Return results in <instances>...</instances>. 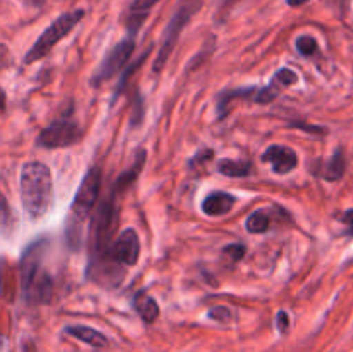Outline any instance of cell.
Returning <instances> with one entry per match:
<instances>
[{
    "mask_svg": "<svg viewBox=\"0 0 353 352\" xmlns=\"http://www.w3.org/2000/svg\"><path fill=\"white\" fill-rule=\"evenodd\" d=\"M48 248V238L41 237L31 242L21 255L19 278L21 293L31 306L48 304L52 299V278L43 264Z\"/></svg>",
    "mask_w": 353,
    "mask_h": 352,
    "instance_id": "6da1fadb",
    "label": "cell"
},
{
    "mask_svg": "<svg viewBox=\"0 0 353 352\" xmlns=\"http://www.w3.org/2000/svg\"><path fill=\"white\" fill-rule=\"evenodd\" d=\"M21 202L28 216L40 219L48 213L54 197L52 173L47 164L40 161H30L21 169Z\"/></svg>",
    "mask_w": 353,
    "mask_h": 352,
    "instance_id": "7a4b0ae2",
    "label": "cell"
},
{
    "mask_svg": "<svg viewBox=\"0 0 353 352\" xmlns=\"http://www.w3.org/2000/svg\"><path fill=\"white\" fill-rule=\"evenodd\" d=\"M100 188H102V169L95 166L86 173L78 192H76L74 200H72L68 221V240L71 247L76 248L81 240V224L88 219L90 213L97 206Z\"/></svg>",
    "mask_w": 353,
    "mask_h": 352,
    "instance_id": "3957f363",
    "label": "cell"
},
{
    "mask_svg": "<svg viewBox=\"0 0 353 352\" xmlns=\"http://www.w3.org/2000/svg\"><path fill=\"white\" fill-rule=\"evenodd\" d=\"M119 193V190L112 186L110 193L103 197L95 216H93L92 238H90V262L102 257L112 244L114 235L117 231V223H119V207H117Z\"/></svg>",
    "mask_w": 353,
    "mask_h": 352,
    "instance_id": "277c9868",
    "label": "cell"
},
{
    "mask_svg": "<svg viewBox=\"0 0 353 352\" xmlns=\"http://www.w3.org/2000/svg\"><path fill=\"white\" fill-rule=\"evenodd\" d=\"M83 17H85V10L83 9H74L71 10V12L61 14V16H59L54 23H50V26L38 37V40L31 45V48L26 52V55H24V64H33V62L47 57L48 52H50L62 38L68 37V35L81 23Z\"/></svg>",
    "mask_w": 353,
    "mask_h": 352,
    "instance_id": "5b68a950",
    "label": "cell"
},
{
    "mask_svg": "<svg viewBox=\"0 0 353 352\" xmlns=\"http://www.w3.org/2000/svg\"><path fill=\"white\" fill-rule=\"evenodd\" d=\"M202 2L203 0H179L174 16L171 17L164 35H162L161 50H159L157 57H155L154 61V72H161L162 69H164L165 62H168V59L171 57L172 50H174L176 43H178L179 35H181V31L185 30L188 21L195 16L196 10H199L200 6H202Z\"/></svg>",
    "mask_w": 353,
    "mask_h": 352,
    "instance_id": "8992f818",
    "label": "cell"
},
{
    "mask_svg": "<svg viewBox=\"0 0 353 352\" xmlns=\"http://www.w3.org/2000/svg\"><path fill=\"white\" fill-rule=\"evenodd\" d=\"M140 237H138L137 230L133 228H126L124 231H121L119 237L116 240H112L109 251L102 255L97 261H92L88 264V269L92 268H100V266H119V268H131L138 262L140 259Z\"/></svg>",
    "mask_w": 353,
    "mask_h": 352,
    "instance_id": "52a82bcc",
    "label": "cell"
},
{
    "mask_svg": "<svg viewBox=\"0 0 353 352\" xmlns=\"http://www.w3.org/2000/svg\"><path fill=\"white\" fill-rule=\"evenodd\" d=\"M134 47H137L134 37H128L124 38L123 41H119V43L105 55V59L100 62L97 71L93 72L92 85H102L103 81H109V79H112L117 72L126 69V64L131 59V55H133Z\"/></svg>",
    "mask_w": 353,
    "mask_h": 352,
    "instance_id": "ba28073f",
    "label": "cell"
},
{
    "mask_svg": "<svg viewBox=\"0 0 353 352\" xmlns=\"http://www.w3.org/2000/svg\"><path fill=\"white\" fill-rule=\"evenodd\" d=\"M81 140V130L79 124L71 117H62L48 124L40 135L37 144L45 148H65L76 145Z\"/></svg>",
    "mask_w": 353,
    "mask_h": 352,
    "instance_id": "9c48e42d",
    "label": "cell"
},
{
    "mask_svg": "<svg viewBox=\"0 0 353 352\" xmlns=\"http://www.w3.org/2000/svg\"><path fill=\"white\" fill-rule=\"evenodd\" d=\"M262 161L272 166L276 175H286L299 166V155L292 147L286 145H271L262 154Z\"/></svg>",
    "mask_w": 353,
    "mask_h": 352,
    "instance_id": "30bf717a",
    "label": "cell"
},
{
    "mask_svg": "<svg viewBox=\"0 0 353 352\" xmlns=\"http://www.w3.org/2000/svg\"><path fill=\"white\" fill-rule=\"evenodd\" d=\"M234 206V197L228 192H212L203 199L202 211L203 214L212 217L224 216L230 213Z\"/></svg>",
    "mask_w": 353,
    "mask_h": 352,
    "instance_id": "8fae6325",
    "label": "cell"
},
{
    "mask_svg": "<svg viewBox=\"0 0 353 352\" xmlns=\"http://www.w3.org/2000/svg\"><path fill=\"white\" fill-rule=\"evenodd\" d=\"M155 3H159V0H134V2L131 3L126 16V26L131 33L130 37H134V35H137V31L140 30V26L143 24V21L147 19L148 12H150V9Z\"/></svg>",
    "mask_w": 353,
    "mask_h": 352,
    "instance_id": "7c38bea8",
    "label": "cell"
},
{
    "mask_svg": "<svg viewBox=\"0 0 353 352\" xmlns=\"http://www.w3.org/2000/svg\"><path fill=\"white\" fill-rule=\"evenodd\" d=\"M65 333H69L71 337L78 338V340L85 342V344L92 345L95 349H103L109 345V340H107L105 335L100 333L95 328L83 326V324H79V326H68L65 328Z\"/></svg>",
    "mask_w": 353,
    "mask_h": 352,
    "instance_id": "4fadbf2b",
    "label": "cell"
},
{
    "mask_svg": "<svg viewBox=\"0 0 353 352\" xmlns=\"http://www.w3.org/2000/svg\"><path fill=\"white\" fill-rule=\"evenodd\" d=\"M133 302H134V309H137V313L140 314V317L145 321V323H154V321L159 317V313H161L159 304L155 302L154 297L148 295V293L143 292V290L134 295Z\"/></svg>",
    "mask_w": 353,
    "mask_h": 352,
    "instance_id": "5bb4252c",
    "label": "cell"
},
{
    "mask_svg": "<svg viewBox=\"0 0 353 352\" xmlns=\"http://www.w3.org/2000/svg\"><path fill=\"white\" fill-rule=\"evenodd\" d=\"M345 169H347V159H345L343 150H336L330 161L324 162L319 175L323 176L324 179H327V182H336V179L343 178Z\"/></svg>",
    "mask_w": 353,
    "mask_h": 352,
    "instance_id": "9a60e30c",
    "label": "cell"
},
{
    "mask_svg": "<svg viewBox=\"0 0 353 352\" xmlns=\"http://www.w3.org/2000/svg\"><path fill=\"white\" fill-rule=\"evenodd\" d=\"M217 171L228 178H247L252 173V162L234 161V159H221Z\"/></svg>",
    "mask_w": 353,
    "mask_h": 352,
    "instance_id": "2e32d148",
    "label": "cell"
},
{
    "mask_svg": "<svg viewBox=\"0 0 353 352\" xmlns=\"http://www.w3.org/2000/svg\"><path fill=\"white\" fill-rule=\"evenodd\" d=\"M269 224H271V221H269L268 211L259 209L248 216L245 226H247V230L250 231V233L257 235V233H265V231L269 230Z\"/></svg>",
    "mask_w": 353,
    "mask_h": 352,
    "instance_id": "e0dca14e",
    "label": "cell"
},
{
    "mask_svg": "<svg viewBox=\"0 0 353 352\" xmlns=\"http://www.w3.org/2000/svg\"><path fill=\"white\" fill-rule=\"evenodd\" d=\"M148 57V50L145 52V54H141L140 55V59H138L137 62H134V64H131L130 68L126 69V72H124L123 75V78H121V81H119V85H117V88H116V93H114V99H116V97H119V93L123 92L124 90V86L128 85V81H130V78H131V75H133L134 71H138V69H140V66L143 64L145 62V59Z\"/></svg>",
    "mask_w": 353,
    "mask_h": 352,
    "instance_id": "ac0fdd59",
    "label": "cell"
},
{
    "mask_svg": "<svg viewBox=\"0 0 353 352\" xmlns=\"http://www.w3.org/2000/svg\"><path fill=\"white\" fill-rule=\"evenodd\" d=\"M10 224H12V211H10L6 195L0 192V230H10Z\"/></svg>",
    "mask_w": 353,
    "mask_h": 352,
    "instance_id": "d6986e66",
    "label": "cell"
},
{
    "mask_svg": "<svg viewBox=\"0 0 353 352\" xmlns=\"http://www.w3.org/2000/svg\"><path fill=\"white\" fill-rule=\"evenodd\" d=\"M296 50H299L302 55H314L317 52L316 38L307 37V35L300 37L299 40H296Z\"/></svg>",
    "mask_w": 353,
    "mask_h": 352,
    "instance_id": "ffe728a7",
    "label": "cell"
},
{
    "mask_svg": "<svg viewBox=\"0 0 353 352\" xmlns=\"http://www.w3.org/2000/svg\"><path fill=\"white\" fill-rule=\"evenodd\" d=\"M296 79H299V76H296L295 71H292V69H288V68H283L276 72L274 78H272V81H274L276 85L290 86V85H293V83H296Z\"/></svg>",
    "mask_w": 353,
    "mask_h": 352,
    "instance_id": "44dd1931",
    "label": "cell"
},
{
    "mask_svg": "<svg viewBox=\"0 0 353 352\" xmlns=\"http://www.w3.org/2000/svg\"><path fill=\"white\" fill-rule=\"evenodd\" d=\"M245 252H247V248L243 247L241 244H233V245H228V247L223 248V254L230 255L231 259H233L234 262H238L240 259H243Z\"/></svg>",
    "mask_w": 353,
    "mask_h": 352,
    "instance_id": "7402d4cb",
    "label": "cell"
},
{
    "mask_svg": "<svg viewBox=\"0 0 353 352\" xmlns=\"http://www.w3.org/2000/svg\"><path fill=\"white\" fill-rule=\"evenodd\" d=\"M231 314L233 313H231L228 307H223V306H217V307H214V309L209 311V317L221 321V323H228V321L231 320Z\"/></svg>",
    "mask_w": 353,
    "mask_h": 352,
    "instance_id": "603a6c76",
    "label": "cell"
},
{
    "mask_svg": "<svg viewBox=\"0 0 353 352\" xmlns=\"http://www.w3.org/2000/svg\"><path fill=\"white\" fill-rule=\"evenodd\" d=\"M276 326H278L279 333H286L290 326V316L285 311H279L278 316H276Z\"/></svg>",
    "mask_w": 353,
    "mask_h": 352,
    "instance_id": "cb8c5ba5",
    "label": "cell"
},
{
    "mask_svg": "<svg viewBox=\"0 0 353 352\" xmlns=\"http://www.w3.org/2000/svg\"><path fill=\"white\" fill-rule=\"evenodd\" d=\"M340 219H341V223H345L348 226V233L353 235V209L341 214Z\"/></svg>",
    "mask_w": 353,
    "mask_h": 352,
    "instance_id": "d4e9b609",
    "label": "cell"
},
{
    "mask_svg": "<svg viewBox=\"0 0 353 352\" xmlns=\"http://www.w3.org/2000/svg\"><path fill=\"white\" fill-rule=\"evenodd\" d=\"M238 2H240V0H221V10L231 9V7L236 6Z\"/></svg>",
    "mask_w": 353,
    "mask_h": 352,
    "instance_id": "484cf974",
    "label": "cell"
},
{
    "mask_svg": "<svg viewBox=\"0 0 353 352\" xmlns=\"http://www.w3.org/2000/svg\"><path fill=\"white\" fill-rule=\"evenodd\" d=\"M6 106H7L6 92H3V90L0 88V113H3V110H6Z\"/></svg>",
    "mask_w": 353,
    "mask_h": 352,
    "instance_id": "4316f807",
    "label": "cell"
},
{
    "mask_svg": "<svg viewBox=\"0 0 353 352\" xmlns=\"http://www.w3.org/2000/svg\"><path fill=\"white\" fill-rule=\"evenodd\" d=\"M286 2H288V6H292V7H300V6H303V3L309 2V0H286Z\"/></svg>",
    "mask_w": 353,
    "mask_h": 352,
    "instance_id": "83f0119b",
    "label": "cell"
}]
</instances>
